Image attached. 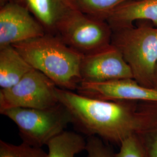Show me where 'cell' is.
Segmentation results:
<instances>
[{"label":"cell","instance_id":"14","mask_svg":"<svg viewBox=\"0 0 157 157\" xmlns=\"http://www.w3.org/2000/svg\"><path fill=\"white\" fill-rule=\"evenodd\" d=\"M48 157H75L86 150V140L80 134L64 131L47 144Z\"/></svg>","mask_w":157,"mask_h":157},{"label":"cell","instance_id":"4","mask_svg":"<svg viewBox=\"0 0 157 157\" xmlns=\"http://www.w3.org/2000/svg\"><path fill=\"white\" fill-rule=\"evenodd\" d=\"M0 113L16 124L23 143L41 148L72 122L69 113L59 102L47 108H13Z\"/></svg>","mask_w":157,"mask_h":157},{"label":"cell","instance_id":"15","mask_svg":"<svg viewBox=\"0 0 157 157\" xmlns=\"http://www.w3.org/2000/svg\"><path fill=\"white\" fill-rule=\"evenodd\" d=\"M79 11L91 17L106 20L108 15L124 3L131 0H73Z\"/></svg>","mask_w":157,"mask_h":157},{"label":"cell","instance_id":"16","mask_svg":"<svg viewBox=\"0 0 157 157\" xmlns=\"http://www.w3.org/2000/svg\"><path fill=\"white\" fill-rule=\"evenodd\" d=\"M0 157H48V152L25 143L14 145L1 140Z\"/></svg>","mask_w":157,"mask_h":157},{"label":"cell","instance_id":"6","mask_svg":"<svg viewBox=\"0 0 157 157\" xmlns=\"http://www.w3.org/2000/svg\"><path fill=\"white\" fill-rule=\"evenodd\" d=\"M56 86L43 73L33 69L17 83L0 90V112L13 108L43 109L59 103Z\"/></svg>","mask_w":157,"mask_h":157},{"label":"cell","instance_id":"13","mask_svg":"<svg viewBox=\"0 0 157 157\" xmlns=\"http://www.w3.org/2000/svg\"><path fill=\"white\" fill-rule=\"evenodd\" d=\"M139 126L135 135L147 157H157V102H139Z\"/></svg>","mask_w":157,"mask_h":157},{"label":"cell","instance_id":"19","mask_svg":"<svg viewBox=\"0 0 157 157\" xmlns=\"http://www.w3.org/2000/svg\"><path fill=\"white\" fill-rule=\"evenodd\" d=\"M152 88L157 90V63L155 68V71H154V76Z\"/></svg>","mask_w":157,"mask_h":157},{"label":"cell","instance_id":"18","mask_svg":"<svg viewBox=\"0 0 157 157\" xmlns=\"http://www.w3.org/2000/svg\"><path fill=\"white\" fill-rule=\"evenodd\" d=\"M87 157H115L114 153L99 137L88 136L86 139V150Z\"/></svg>","mask_w":157,"mask_h":157},{"label":"cell","instance_id":"9","mask_svg":"<svg viewBox=\"0 0 157 157\" xmlns=\"http://www.w3.org/2000/svg\"><path fill=\"white\" fill-rule=\"evenodd\" d=\"M76 92L88 97L104 100L157 102V90L143 86L133 78L102 82L82 81Z\"/></svg>","mask_w":157,"mask_h":157},{"label":"cell","instance_id":"1","mask_svg":"<svg viewBox=\"0 0 157 157\" xmlns=\"http://www.w3.org/2000/svg\"><path fill=\"white\" fill-rule=\"evenodd\" d=\"M56 94L69 113L71 124L87 137L95 136L120 146L139 128V102L96 99L58 87Z\"/></svg>","mask_w":157,"mask_h":157},{"label":"cell","instance_id":"17","mask_svg":"<svg viewBox=\"0 0 157 157\" xmlns=\"http://www.w3.org/2000/svg\"><path fill=\"white\" fill-rule=\"evenodd\" d=\"M119 146V151L114 154L115 157H147L136 135L129 136Z\"/></svg>","mask_w":157,"mask_h":157},{"label":"cell","instance_id":"10","mask_svg":"<svg viewBox=\"0 0 157 157\" xmlns=\"http://www.w3.org/2000/svg\"><path fill=\"white\" fill-rule=\"evenodd\" d=\"M11 1L26 8L43 26L45 33L53 35H56L58 28L62 21L78 10L73 0Z\"/></svg>","mask_w":157,"mask_h":157},{"label":"cell","instance_id":"3","mask_svg":"<svg viewBox=\"0 0 157 157\" xmlns=\"http://www.w3.org/2000/svg\"><path fill=\"white\" fill-rule=\"evenodd\" d=\"M111 44L122 53L133 79L152 88L157 63V27L140 23L136 26L113 30Z\"/></svg>","mask_w":157,"mask_h":157},{"label":"cell","instance_id":"5","mask_svg":"<svg viewBox=\"0 0 157 157\" xmlns=\"http://www.w3.org/2000/svg\"><path fill=\"white\" fill-rule=\"evenodd\" d=\"M112 33V28L106 20L76 10L60 24L56 36L84 56L111 44Z\"/></svg>","mask_w":157,"mask_h":157},{"label":"cell","instance_id":"2","mask_svg":"<svg viewBox=\"0 0 157 157\" xmlns=\"http://www.w3.org/2000/svg\"><path fill=\"white\" fill-rule=\"evenodd\" d=\"M13 46L34 69L65 90L76 91L82 81L83 55L67 45L58 36L45 33Z\"/></svg>","mask_w":157,"mask_h":157},{"label":"cell","instance_id":"11","mask_svg":"<svg viewBox=\"0 0 157 157\" xmlns=\"http://www.w3.org/2000/svg\"><path fill=\"white\" fill-rule=\"evenodd\" d=\"M112 30L133 26L136 21H150L157 27V0H131L119 6L107 17Z\"/></svg>","mask_w":157,"mask_h":157},{"label":"cell","instance_id":"20","mask_svg":"<svg viewBox=\"0 0 157 157\" xmlns=\"http://www.w3.org/2000/svg\"><path fill=\"white\" fill-rule=\"evenodd\" d=\"M11 0H0V7L6 5V4L10 2Z\"/></svg>","mask_w":157,"mask_h":157},{"label":"cell","instance_id":"8","mask_svg":"<svg viewBox=\"0 0 157 157\" xmlns=\"http://www.w3.org/2000/svg\"><path fill=\"white\" fill-rule=\"evenodd\" d=\"M45 30L28 10L15 1L0 7V48L44 35Z\"/></svg>","mask_w":157,"mask_h":157},{"label":"cell","instance_id":"12","mask_svg":"<svg viewBox=\"0 0 157 157\" xmlns=\"http://www.w3.org/2000/svg\"><path fill=\"white\" fill-rule=\"evenodd\" d=\"M33 69L13 45L0 48L1 89L13 86Z\"/></svg>","mask_w":157,"mask_h":157},{"label":"cell","instance_id":"7","mask_svg":"<svg viewBox=\"0 0 157 157\" xmlns=\"http://www.w3.org/2000/svg\"><path fill=\"white\" fill-rule=\"evenodd\" d=\"M80 75L82 81L90 82L133 78L132 70L122 53L112 44L83 56Z\"/></svg>","mask_w":157,"mask_h":157}]
</instances>
